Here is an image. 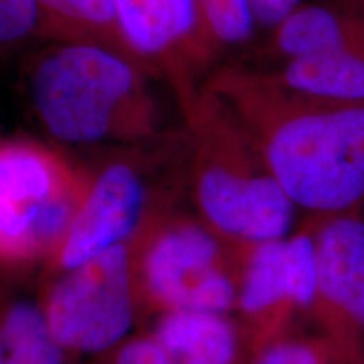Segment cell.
Masks as SVG:
<instances>
[{"mask_svg": "<svg viewBox=\"0 0 364 364\" xmlns=\"http://www.w3.org/2000/svg\"><path fill=\"white\" fill-rule=\"evenodd\" d=\"M245 125L294 206L327 216L364 204V105L295 93L265 70L226 66L204 83Z\"/></svg>", "mask_w": 364, "mask_h": 364, "instance_id": "cell-1", "label": "cell"}, {"mask_svg": "<svg viewBox=\"0 0 364 364\" xmlns=\"http://www.w3.org/2000/svg\"><path fill=\"white\" fill-rule=\"evenodd\" d=\"M179 107L188 129L189 184L199 218L235 245L292 233L297 208L231 108L204 85Z\"/></svg>", "mask_w": 364, "mask_h": 364, "instance_id": "cell-2", "label": "cell"}, {"mask_svg": "<svg viewBox=\"0 0 364 364\" xmlns=\"http://www.w3.org/2000/svg\"><path fill=\"white\" fill-rule=\"evenodd\" d=\"M147 76L98 46L53 43L27 68V91L39 124L59 142L136 145L159 132Z\"/></svg>", "mask_w": 364, "mask_h": 364, "instance_id": "cell-3", "label": "cell"}, {"mask_svg": "<svg viewBox=\"0 0 364 364\" xmlns=\"http://www.w3.org/2000/svg\"><path fill=\"white\" fill-rule=\"evenodd\" d=\"M130 245L140 317L171 311L235 312L236 247L201 218L164 204L150 213Z\"/></svg>", "mask_w": 364, "mask_h": 364, "instance_id": "cell-4", "label": "cell"}, {"mask_svg": "<svg viewBox=\"0 0 364 364\" xmlns=\"http://www.w3.org/2000/svg\"><path fill=\"white\" fill-rule=\"evenodd\" d=\"M91 171L48 145L0 139V268L46 263L70 230Z\"/></svg>", "mask_w": 364, "mask_h": 364, "instance_id": "cell-5", "label": "cell"}, {"mask_svg": "<svg viewBox=\"0 0 364 364\" xmlns=\"http://www.w3.org/2000/svg\"><path fill=\"white\" fill-rule=\"evenodd\" d=\"M130 241L49 277L44 285L39 302L68 356L100 359L132 336L140 311Z\"/></svg>", "mask_w": 364, "mask_h": 364, "instance_id": "cell-6", "label": "cell"}, {"mask_svg": "<svg viewBox=\"0 0 364 364\" xmlns=\"http://www.w3.org/2000/svg\"><path fill=\"white\" fill-rule=\"evenodd\" d=\"M238 297L235 312L250 358L289 332L299 312H311L317 289V255L312 223L280 240L235 245Z\"/></svg>", "mask_w": 364, "mask_h": 364, "instance_id": "cell-7", "label": "cell"}, {"mask_svg": "<svg viewBox=\"0 0 364 364\" xmlns=\"http://www.w3.org/2000/svg\"><path fill=\"white\" fill-rule=\"evenodd\" d=\"M144 162L117 157L91 172L90 188L56 252L44 263L46 277L70 270L134 238L159 206Z\"/></svg>", "mask_w": 364, "mask_h": 364, "instance_id": "cell-8", "label": "cell"}, {"mask_svg": "<svg viewBox=\"0 0 364 364\" xmlns=\"http://www.w3.org/2000/svg\"><path fill=\"white\" fill-rule=\"evenodd\" d=\"M317 255V289L309 316L349 364H364L363 208L309 216Z\"/></svg>", "mask_w": 364, "mask_h": 364, "instance_id": "cell-9", "label": "cell"}, {"mask_svg": "<svg viewBox=\"0 0 364 364\" xmlns=\"http://www.w3.org/2000/svg\"><path fill=\"white\" fill-rule=\"evenodd\" d=\"M364 48V6L359 0L302 2L275 27L265 54L277 65L307 54Z\"/></svg>", "mask_w": 364, "mask_h": 364, "instance_id": "cell-10", "label": "cell"}, {"mask_svg": "<svg viewBox=\"0 0 364 364\" xmlns=\"http://www.w3.org/2000/svg\"><path fill=\"white\" fill-rule=\"evenodd\" d=\"M174 364H241L248 354L231 314L171 311L156 316L149 332Z\"/></svg>", "mask_w": 364, "mask_h": 364, "instance_id": "cell-11", "label": "cell"}, {"mask_svg": "<svg viewBox=\"0 0 364 364\" xmlns=\"http://www.w3.org/2000/svg\"><path fill=\"white\" fill-rule=\"evenodd\" d=\"M36 6L41 39L98 46L145 71L122 31L115 0H36Z\"/></svg>", "mask_w": 364, "mask_h": 364, "instance_id": "cell-12", "label": "cell"}, {"mask_svg": "<svg viewBox=\"0 0 364 364\" xmlns=\"http://www.w3.org/2000/svg\"><path fill=\"white\" fill-rule=\"evenodd\" d=\"M265 71L295 93L326 102L364 105V48L307 54Z\"/></svg>", "mask_w": 364, "mask_h": 364, "instance_id": "cell-13", "label": "cell"}, {"mask_svg": "<svg viewBox=\"0 0 364 364\" xmlns=\"http://www.w3.org/2000/svg\"><path fill=\"white\" fill-rule=\"evenodd\" d=\"M115 7L132 51L150 76H164L174 90L177 102L199 88L196 75L181 58L164 27L154 0H115Z\"/></svg>", "mask_w": 364, "mask_h": 364, "instance_id": "cell-14", "label": "cell"}, {"mask_svg": "<svg viewBox=\"0 0 364 364\" xmlns=\"http://www.w3.org/2000/svg\"><path fill=\"white\" fill-rule=\"evenodd\" d=\"M0 327L6 364H66L68 354L54 338L39 299L0 294Z\"/></svg>", "mask_w": 364, "mask_h": 364, "instance_id": "cell-15", "label": "cell"}, {"mask_svg": "<svg viewBox=\"0 0 364 364\" xmlns=\"http://www.w3.org/2000/svg\"><path fill=\"white\" fill-rule=\"evenodd\" d=\"M161 21L186 65L198 75L221 51L209 36L198 0H154Z\"/></svg>", "mask_w": 364, "mask_h": 364, "instance_id": "cell-16", "label": "cell"}, {"mask_svg": "<svg viewBox=\"0 0 364 364\" xmlns=\"http://www.w3.org/2000/svg\"><path fill=\"white\" fill-rule=\"evenodd\" d=\"M204 24L220 49L252 39L257 19L250 0H198Z\"/></svg>", "mask_w": 364, "mask_h": 364, "instance_id": "cell-17", "label": "cell"}, {"mask_svg": "<svg viewBox=\"0 0 364 364\" xmlns=\"http://www.w3.org/2000/svg\"><path fill=\"white\" fill-rule=\"evenodd\" d=\"M252 364H349L322 336L287 334L262 346Z\"/></svg>", "mask_w": 364, "mask_h": 364, "instance_id": "cell-18", "label": "cell"}, {"mask_svg": "<svg viewBox=\"0 0 364 364\" xmlns=\"http://www.w3.org/2000/svg\"><path fill=\"white\" fill-rule=\"evenodd\" d=\"M41 39L36 0H0V56Z\"/></svg>", "mask_w": 364, "mask_h": 364, "instance_id": "cell-19", "label": "cell"}, {"mask_svg": "<svg viewBox=\"0 0 364 364\" xmlns=\"http://www.w3.org/2000/svg\"><path fill=\"white\" fill-rule=\"evenodd\" d=\"M100 361L102 364H174L150 334L130 336Z\"/></svg>", "mask_w": 364, "mask_h": 364, "instance_id": "cell-20", "label": "cell"}, {"mask_svg": "<svg viewBox=\"0 0 364 364\" xmlns=\"http://www.w3.org/2000/svg\"><path fill=\"white\" fill-rule=\"evenodd\" d=\"M302 2L304 0H250L257 24L268 29L275 27Z\"/></svg>", "mask_w": 364, "mask_h": 364, "instance_id": "cell-21", "label": "cell"}, {"mask_svg": "<svg viewBox=\"0 0 364 364\" xmlns=\"http://www.w3.org/2000/svg\"><path fill=\"white\" fill-rule=\"evenodd\" d=\"M359 2H361V4H363V6H364V0H359Z\"/></svg>", "mask_w": 364, "mask_h": 364, "instance_id": "cell-22", "label": "cell"}]
</instances>
